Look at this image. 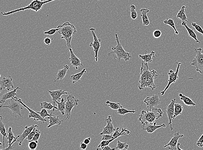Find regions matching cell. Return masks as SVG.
<instances>
[{"label":"cell","instance_id":"obj_55","mask_svg":"<svg viewBox=\"0 0 203 150\" xmlns=\"http://www.w3.org/2000/svg\"><path fill=\"white\" fill-rule=\"evenodd\" d=\"M180 145H181V143H178L177 145V148L178 150H182V149H181V148H180Z\"/></svg>","mask_w":203,"mask_h":150},{"label":"cell","instance_id":"obj_42","mask_svg":"<svg viewBox=\"0 0 203 150\" xmlns=\"http://www.w3.org/2000/svg\"><path fill=\"white\" fill-rule=\"evenodd\" d=\"M37 112L44 119H45V118L46 117H49L50 116L53 115L52 114L53 112H52L50 114H49V113H48V112L46 109H41V112Z\"/></svg>","mask_w":203,"mask_h":150},{"label":"cell","instance_id":"obj_25","mask_svg":"<svg viewBox=\"0 0 203 150\" xmlns=\"http://www.w3.org/2000/svg\"><path fill=\"white\" fill-rule=\"evenodd\" d=\"M149 10L147 8H142L140 10L143 26H148L150 23V21L147 15V13H149Z\"/></svg>","mask_w":203,"mask_h":150},{"label":"cell","instance_id":"obj_18","mask_svg":"<svg viewBox=\"0 0 203 150\" xmlns=\"http://www.w3.org/2000/svg\"><path fill=\"white\" fill-rule=\"evenodd\" d=\"M1 91L3 89H7L9 91L11 88H14V85L13 83V79L11 76H9L7 78L4 77L0 80Z\"/></svg>","mask_w":203,"mask_h":150},{"label":"cell","instance_id":"obj_35","mask_svg":"<svg viewBox=\"0 0 203 150\" xmlns=\"http://www.w3.org/2000/svg\"><path fill=\"white\" fill-rule=\"evenodd\" d=\"M164 23L165 25H167L170 26L174 29L175 31V35H178L179 34V31H178L177 29L176 28L175 24H174V20L172 18H169L168 20H165L164 21Z\"/></svg>","mask_w":203,"mask_h":150},{"label":"cell","instance_id":"obj_26","mask_svg":"<svg viewBox=\"0 0 203 150\" xmlns=\"http://www.w3.org/2000/svg\"><path fill=\"white\" fill-rule=\"evenodd\" d=\"M86 72H87V71H86V68H85L80 72L76 74L71 75L70 78H71V81L72 82V84H75V83L80 81L81 77Z\"/></svg>","mask_w":203,"mask_h":150},{"label":"cell","instance_id":"obj_29","mask_svg":"<svg viewBox=\"0 0 203 150\" xmlns=\"http://www.w3.org/2000/svg\"><path fill=\"white\" fill-rule=\"evenodd\" d=\"M179 95L180 97V100L183 101L185 105L188 106H195L196 105V103H194L193 101L190 98L185 96L181 93H180Z\"/></svg>","mask_w":203,"mask_h":150},{"label":"cell","instance_id":"obj_51","mask_svg":"<svg viewBox=\"0 0 203 150\" xmlns=\"http://www.w3.org/2000/svg\"><path fill=\"white\" fill-rule=\"evenodd\" d=\"M44 42L46 45H49L51 44L52 39L49 37H46L44 40Z\"/></svg>","mask_w":203,"mask_h":150},{"label":"cell","instance_id":"obj_54","mask_svg":"<svg viewBox=\"0 0 203 150\" xmlns=\"http://www.w3.org/2000/svg\"><path fill=\"white\" fill-rule=\"evenodd\" d=\"M116 148H111V147L109 145H107V146H106L104 147V148L103 149V150H115Z\"/></svg>","mask_w":203,"mask_h":150},{"label":"cell","instance_id":"obj_40","mask_svg":"<svg viewBox=\"0 0 203 150\" xmlns=\"http://www.w3.org/2000/svg\"><path fill=\"white\" fill-rule=\"evenodd\" d=\"M117 112L118 114L123 116L128 113H135L136 111H134V110L130 111V110H128L126 109L123 108L122 107L121 108L118 109Z\"/></svg>","mask_w":203,"mask_h":150},{"label":"cell","instance_id":"obj_50","mask_svg":"<svg viewBox=\"0 0 203 150\" xmlns=\"http://www.w3.org/2000/svg\"><path fill=\"white\" fill-rule=\"evenodd\" d=\"M196 145L197 146L199 147H203V134L201 136V137H200L199 139L198 140V142L196 143Z\"/></svg>","mask_w":203,"mask_h":150},{"label":"cell","instance_id":"obj_57","mask_svg":"<svg viewBox=\"0 0 203 150\" xmlns=\"http://www.w3.org/2000/svg\"><path fill=\"white\" fill-rule=\"evenodd\" d=\"M97 1H100V0H97Z\"/></svg>","mask_w":203,"mask_h":150},{"label":"cell","instance_id":"obj_37","mask_svg":"<svg viewBox=\"0 0 203 150\" xmlns=\"http://www.w3.org/2000/svg\"><path fill=\"white\" fill-rule=\"evenodd\" d=\"M16 137H15L14 134L12 131V128L10 127L8 131V143L9 145H11L12 142L14 140Z\"/></svg>","mask_w":203,"mask_h":150},{"label":"cell","instance_id":"obj_46","mask_svg":"<svg viewBox=\"0 0 203 150\" xmlns=\"http://www.w3.org/2000/svg\"><path fill=\"white\" fill-rule=\"evenodd\" d=\"M59 28H57L56 29H49L48 31L44 32V34L49 35V36H52V35H54L55 34L56 32L58 31Z\"/></svg>","mask_w":203,"mask_h":150},{"label":"cell","instance_id":"obj_53","mask_svg":"<svg viewBox=\"0 0 203 150\" xmlns=\"http://www.w3.org/2000/svg\"><path fill=\"white\" fill-rule=\"evenodd\" d=\"M91 140V137H89L88 138H86V139H84V140L83 142L85 143V144H87V145L89 144V143H90Z\"/></svg>","mask_w":203,"mask_h":150},{"label":"cell","instance_id":"obj_47","mask_svg":"<svg viewBox=\"0 0 203 150\" xmlns=\"http://www.w3.org/2000/svg\"><path fill=\"white\" fill-rule=\"evenodd\" d=\"M41 135V132L38 129H37V132H36V133L35 134L33 138V139L32 140V141H36L37 143H38V140L40 137Z\"/></svg>","mask_w":203,"mask_h":150},{"label":"cell","instance_id":"obj_22","mask_svg":"<svg viewBox=\"0 0 203 150\" xmlns=\"http://www.w3.org/2000/svg\"><path fill=\"white\" fill-rule=\"evenodd\" d=\"M47 119H49V124L47 126V128H49L50 127H53L55 125H61L62 124L63 120H62L58 116H56L53 115L48 117Z\"/></svg>","mask_w":203,"mask_h":150},{"label":"cell","instance_id":"obj_19","mask_svg":"<svg viewBox=\"0 0 203 150\" xmlns=\"http://www.w3.org/2000/svg\"><path fill=\"white\" fill-rule=\"evenodd\" d=\"M67 50L68 51H70V54H71V56L70 58L71 65L75 67V69H78V67L82 66V64L81 63V61L78 57L76 56L75 54L74 53L71 47H69Z\"/></svg>","mask_w":203,"mask_h":150},{"label":"cell","instance_id":"obj_14","mask_svg":"<svg viewBox=\"0 0 203 150\" xmlns=\"http://www.w3.org/2000/svg\"><path fill=\"white\" fill-rule=\"evenodd\" d=\"M184 136V135H183V134H180V132H175L172 139L169 142V143H168L167 144H166L164 146V147H169V149L177 150V145L178 144V141H179V139L180 138L183 137Z\"/></svg>","mask_w":203,"mask_h":150},{"label":"cell","instance_id":"obj_23","mask_svg":"<svg viewBox=\"0 0 203 150\" xmlns=\"http://www.w3.org/2000/svg\"><path fill=\"white\" fill-rule=\"evenodd\" d=\"M69 69H70V65H67L64 66L63 69L59 70L56 76V79L54 80V82H55L57 80H62L64 79Z\"/></svg>","mask_w":203,"mask_h":150},{"label":"cell","instance_id":"obj_27","mask_svg":"<svg viewBox=\"0 0 203 150\" xmlns=\"http://www.w3.org/2000/svg\"><path fill=\"white\" fill-rule=\"evenodd\" d=\"M181 25H182V26H184L185 27L186 29H187V31H188V34H189V36L193 39L195 41L196 43L200 44V42L198 40V38H197V35H196L195 33L194 32L193 29H190V28H189L188 27V26L187 25L186 22H182Z\"/></svg>","mask_w":203,"mask_h":150},{"label":"cell","instance_id":"obj_44","mask_svg":"<svg viewBox=\"0 0 203 150\" xmlns=\"http://www.w3.org/2000/svg\"><path fill=\"white\" fill-rule=\"evenodd\" d=\"M29 142L28 147H29V149L35 150L37 149L38 143H37L36 141H31Z\"/></svg>","mask_w":203,"mask_h":150},{"label":"cell","instance_id":"obj_10","mask_svg":"<svg viewBox=\"0 0 203 150\" xmlns=\"http://www.w3.org/2000/svg\"><path fill=\"white\" fill-rule=\"evenodd\" d=\"M89 30L91 31L92 34L93 35L94 38V42L90 43L89 46L90 47H93L94 49V51L95 53V59L96 62L98 61V53L100 49L101 45V39H100L97 38V35L95 33V28H90Z\"/></svg>","mask_w":203,"mask_h":150},{"label":"cell","instance_id":"obj_49","mask_svg":"<svg viewBox=\"0 0 203 150\" xmlns=\"http://www.w3.org/2000/svg\"><path fill=\"white\" fill-rule=\"evenodd\" d=\"M161 35H162V32L160 30H158V29L155 30L153 33V36L154 38L156 39L159 38L161 37Z\"/></svg>","mask_w":203,"mask_h":150},{"label":"cell","instance_id":"obj_9","mask_svg":"<svg viewBox=\"0 0 203 150\" xmlns=\"http://www.w3.org/2000/svg\"><path fill=\"white\" fill-rule=\"evenodd\" d=\"M176 63L177 64L178 66L177 67L176 70L175 72H174L173 70H170L168 73L169 78L168 84L167 85L166 87L164 90V91L161 92L160 93L162 96H163L165 94V92L168 89L169 87H170V85L172 83H174L178 80V79H179L178 75H179L180 67L181 65V62H178V63Z\"/></svg>","mask_w":203,"mask_h":150},{"label":"cell","instance_id":"obj_2","mask_svg":"<svg viewBox=\"0 0 203 150\" xmlns=\"http://www.w3.org/2000/svg\"><path fill=\"white\" fill-rule=\"evenodd\" d=\"M163 112L161 109L154 108L151 110L142 111L139 116V121L141 122L143 127L148 123H153L156 119L162 117Z\"/></svg>","mask_w":203,"mask_h":150},{"label":"cell","instance_id":"obj_4","mask_svg":"<svg viewBox=\"0 0 203 150\" xmlns=\"http://www.w3.org/2000/svg\"><path fill=\"white\" fill-rule=\"evenodd\" d=\"M54 1H57V0H46V1H43V2L40 0H33L29 5L25 7L20 8L16 9L13 11H8L7 12H4V13L2 12L1 13L3 15L8 16L17 13V12L27 10H33L35 12H37L42 9L44 4L49 3V2H53ZM59 1H60V0H59Z\"/></svg>","mask_w":203,"mask_h":150},{"label":"cell","instance_id":"obj_6","mask_svg":"<svg viewBox=\"0 0 203 150\" xmlns=\"http://www.w3.org/2000/svg\"><path fill=\"white\" fill-rule=\"evenodd\" d=\"M196 55L193 60L191 65L196 68V71L203 74V49L195 48Z\"/></svg>","mask_w":203,"mask_h":150},{"label":"cell","instance_id":"obj_56","mask_svg":"<svg viewBox=\"0 0 203 150\" xmlns=\"http://www.w3.org/2000/svg\"><path fill=\"white\" fill-rule=\"evenodd\" d=\"M40 1H42V2H43V1H44V0H40Z\"/></svg>","mask_w":203,"mask_h":150},{"label":"cell","instance_id":"obj_36","mask_svg":"<svg viewBox=\"0 0 203 150\" xmlns=\"http://www.w3.org/2000/svg\"><path fill=\"white\" fill-rule=\"evenodd\" d=\"M105 103L106 105H108L112 110H117L118 109L123 107V106L119 103H113L109 101H106Z\"/></svg>","mask_w":203,"mask_h":150},{"label":"cell","instance_id":"obj_7","mask_svg":"<svg viewBox=\"0 0 203 150\" xmlns=\"http://www.w3.org/2000/svg\"><path fill=\"white\" fill-rule=\"evenodd\" d=\"M9 103L8 105H3L1 108L9 109L13 112V115L16 118H17V115L20 116H22L21 111V110H23L24 107L22 104L13 98L9 100Z\"/></svg>","mask_w":203,"mask_h":150},{"label":"cell","instance_id":"obj_31","mask_svg":"<svg viewBox=\"0 0 203 150\" xmlns=\"http://www.w3.org/2000/svg\"><path fill=\"white\" fill-rule=\"evenodd\" d=\"M130 134H131V132L129 130H127L126 128H122V130H121V132H120L119 128L117 127L116 129L115 132L113 134V137L117 138L118 137H120V136H125L127 134L130 135Z\"/></svg>","mask_w":203,"mask_h":150},{"label":"cell","instance_id":"obj_43","mask_svg":"<svg viewBox=\"0 0 203 150\" xmlns=\"http://www.w3.org/2000/svg\"><path fill=\"white\" fill-rule=\"evenodd\" d=\"M189 23L193 26V27H194L198 33H200L203 36V29L200 26L194 22H189Z\"/></svg>","mask_w":203,"mask_h":150},{"label":"cell","instance_id":"obj_41","mask_svg":"<svg viewBox=\"0 0 203 150\" xmlns=\"http://www.w3.org/2000/svg\"><path fill=\"white\" fill-rule=\"evenodd\" d=\"M117 143V146L115 148L116 149L123 150V149H128V148H129V145L126 143L122 142L118 140Z\"/></svg>","mask_w":203,"mask_h":150},{"label":"cell","instance_id":"obj_52","mask_svg":"<svg viewBox=\"0 0 203 150\" xmlns=\"http://www.w3.org/2000/svg\"><path fill=\"white\" fill-rule=\"evenodd\" d=\"M87 147V144H85L84 142H81L80 144V149L82 150H85L86 149Z\"/></svg>","mask_w":203,"mask_h":150},{"label":"cell","instance_id":"obj_8","mask_svg":"<svg viewBox=\"0 0 203 150\" xmlns=\"http://www.w3.org/2000/svg\"><path fill=\"white\" fill-rule=\"evenodd\" d=\"M79 102V100L75 97L72 94L69 95L67 96L65 101V108H66L65 114H66L67 116L65 120L70 119L72 109L78 105Z\"/></svg>","mask_w":203,"mask_h":150},{"label":"cell","instance_id":"obj_5","mask_svg":"<svg viewBox=\"0 0 203 150\" xmlns=\"http://www.w3.org/2000/svg\"><path fill=\"white\" fill-rule=\"evenodd\" d=\"M116 40L117 42V45L116 46H113L112 48L113 52H110L108 53V55L114 53L116 54L115 59L119 62H120L121 59H123L125 61H127L130 59L132 57V55L130 53L127 52L123 49V46L119 41L118 36L117 34H115Z\"/></svg>","mask_w":203,"mask_h":150},{"label":"cell","instance_id":"obj_3","mask_svg":"<svg viewBox=\"0 0 203 150\" xmlns=\"http://www.w3.org/2000/svg\"><path fill=\"white\" fill-rule=\"evenodd\" d=\"M59 28L57 32L61 36V39L66 41V45L69 47H71V39L74 35L77 32L75 27L69 22L64 23L62 25L58 26Z\"/></svg>","mask_w":203,"mask_h":150},{"label":"cell","instance_id":"obj_17","mask_svg":"<svg viewBox=\"0 0 203 150\" xmlns=\"http://www.w3.org/2000/svg\"><path fill=\"white\" fill-rule=\"evenodd\" d=\"M37 127H38L37 125H33L29 127H28V126H26L25 127V129L21 135H19V137L17 139V142H19V146H21L22 145L24 140L29 136V134L32 131L34 128Z\"/></svg>","mask_w":203,"mask_h":150},{"label":"cell","instance_id":"obj_34","mask_svg":"<svg viewBox=\"0 0 203 150\" xmlns=\"http://www.w3.org/2000/svg\"><path fill=\"white\" fill-rule=\"evenodd\" d=\"M183 109L184 107L181 104L175 103L174 104V115L173 116L172 119H174L178 116L181 115L182 114Z\"/></svg>","mask_w":203,"mask_h":150},{"label":"cell","instance_id":"obj_20","mask_svg":"<svg viewBox=\"0 0 203 150\" xmlns=\"http://www.w3.org/2000/svg\"><path fill=\"white\" fill-rule=\"evenodd\" d=\"M18 90H22V89L20 88L19 87H17L16 88L14 89L13 90L8 92L6 93L5 94H3L2 97H1V101L0 103H1V106L2 107L4 105V103L8 100H9L12 98L14 97L16 95H18L17 91Z\"/></svg>","mask_w":203,"mask_h":150},{"label":"cell","instance_id":"obj_16","mask_svg":"<svg viewBox=\"0 0 203 150\" xmlns=\"http://www.w3.org/2000/svg\"><path fill=\"white\" fill-rule=\"evenodd\" d=\"M105 121L107 123V125L103 128V131L100 134V135H103L104 134L113 135L115 132L116 129L112 123V116H108V118L106 119Z\"/></svg>","mask_w":203,"mask_h":150},{"label":"cell","instance_id":"obj_1","mask_svg":"<svg viewBox=\"0 0 203 150\" xmlns=\"http://www.w3.org/2000/svg\"><path fill=\"white\" fill-rule=\"evenodd\" d=\"M140 70L139 85L138 86L139 89L142 90L148 87L153 91L156 89L154 80L159 77L157 72L155 70L151 71L148 67V63L143 61Z\"/></svg>","mask_w":203,"mask_h":150},{"label":"cell","instance_id":"obj_28","mask_svg":"<svg viewBox=\"0 0 203 150\" xmlns=\"http://www.w3.org/2000/svg\"><path fill=\"white\" fill-rule=\"evenodd\" d=\"M0 131H1V133L3 136V144H4V148L2 150L4 149L5 148V137H6L8 139V136L5 127V125L3 122V117L2 116H0Z\"/></svg>","mask_w":203,"mask_h":150},{"label":"cell","instance_id":"obj_12","mask_svg":"<svg viewBox=\"0 0 203 150\" xmlns=\"http://www.w3.org/2000/svg\"><path fill=\"white\" fill-rule=\"evenodd\" d=\"M160 93L158 94H153L152 96L147 97L144 101L147 104L148 110H151L160 104L161 100L159 97Z\"/></svg>","mask_w":203,"mask_h":150},{"label":"cell","instance_id":"obj_15","mask_svg":"<svg viewBox=\"0 0 203 150\" xmlns=\"http://www.w3.org/2000/svg\"><path fill=\"white\" fill-rule=\"evenodd\" d=\"M48 91L50 95L52 97V101L53 103V105L55 106V103L57 101H61V96L63 95L69 94V92L65 91H62V90L59 89L58 90L50 91L47 90Z\"/></svg>","mask_w":203,"mask_h":150},{"label":"cell","instance_id":"obj_13","mask_svg":"<svg viewBox=\"0 0 203 150\" xmlns=\"http://www.w3.org/2000/svg\"><path fill=\"white\" fill-rule=\"evenodd\" d=\"M176 99L171 100V103L169 105L167 106L166 112L169 119V124L170 125V129L173 130V128L172 126V119L174 113V104H175Z\"/></svg>","mask_w":203,"mask_h":150},{"label":"cell","instance_id":"obj_24","mask_svg":"<svg viewBox=\"0 0 203 150\" xmlns=\"http://www.w3.org/2000/svg\"><path fill=\"white\" fill-rule=\"evenodd\" d=\"M155 52L154 51H152L150 53L147 54V51H146V54L142 55L139 54V58L141 59L144 62L149 63L153 62V57H155Z\"/></svg>","mask_w":203,"mask_h":150},{"label":"cell","instance_id":"obj_30","mask_svg":"<svg viewBox=\"0 0 203 150\" xmlns=\"http://www.w3.org/2000/svg\"><path fill=\"white\" fill-rule=\"evenodd\" d=\"M186 8V7L185 6H183L181 7V10L178 12V14L177 15L176 18L181 19L182 22H185L189 23L190 22H189L188 20V18L185 13V9Z\"/></svg>","mask_w":203,"mask_h":150},{"label":"cell","instance_id":"obj_32","mask_svg":"<svg viewBox=\"0 0 203 150\" xmlns=\"http://www.w3.org/2000/svg\"><path fill=\"white\" fill-rule=\"evenodd\" d=\"M56 103L58 105L57 111L61 112V114L64 116L65 114V101L64 98H62L61 101H56Z\"/></svg>","mask_w":203,"mask_h":150},{"label":"cell","instance_id":"obj_48","mask_svg":"<svg viewBox=\"0 0 203 150\" xmlns=\"http://www.w3.org/2000/svg\"><path fill=\"white\" fill-rule=\"evenodd\" d=\"M114 138L113 137V135H109V134H104L103 135L102 139V140L107 141L109 140Z\"/></svg>","mask_w":203,"mask_h":150},{"label":"cell","instance_id":"obj_33","mask_svg":"<svg viewBox=\"0 0 203 150\" xmlns=\"http://www.w3.org/2000/svg\"><path fill=\"white\" fill-rule=\"evenodd\" d=\"M40 109H45L46 110H53L52 112H54L55 110H57V107L55 106L52 105L51 102L48 103V102L45 101L44 102H41L40 103Z\"/></svg>","mask_w":203,"mask_h":150},{"label":"cell","instance_id":"obj_45","mask_svg":"<svg viewBox=\"0 0 203 150\" xmlns=\"http://www.w3.org/2000/svg\"><path fill=\"white\" fill-rule=\"evenodd\" d=\"M36 132H37V128H34L32 131L30 133V134H29V136L27 137L26 139L28 140V142H29L31 141L33 139L34 136L35 134L36 133Z\"/></svg>","mask_w":203,"mask_h":150},{"label":"cell","instance_id":"obj_39","mask_svg":"<svg viewBox=\"0 0 203 150\" xmlns=\"http://www.w3.org/2000/svg\"><path fill=\"white\" fill-rule=\"evenodd\" d=\"M130 8L131 18L133 20H135L138 16L137 11H136V7L133 4H131L130 5Z\"/></svg>","mask_w":203,"mask_h":150},{"label":"cell","instance_id":"obj_11","mask_svg":"<svg viewBox=\"0 0 203 150\" xmlns=\"http://www.w3.org/2000/svg\"><path fill=\"white\" fill-rule=\"evenodd\" d=\"M13 98L20 102V103H21V104H22V105L24 107L26 108L28 111H29V119L31 118H34V120L35 121H41L44 124V122H47V120H46V119H43V118L40 115L37 113V112H35V111H34L33 110H32L31 109L29 108V107L27 106L25 103H24L23 101L21 99L18 98L16 97V96H15V97Z\"/></svg>","mask_w":203,"mask_h":150},{"label":"cell","instance_id":"obj_38","mask_svg":"<svg viewBox=\"0 0 203 150\" xmlns=\"http://www.w3.org/2000/svg\"><path fill=\"white\" fill-rule=\"evenodd\" d=\"M116 139H117V138H115V137H114V138L109 140H102V141L100 143L99 145L97 147V150L99 149L100 147H101V148L102 150L104 147L107 146V145H109L110 143L112 142H113V141H114V140H115Z\"/></svg>","mask_w":203,"mask_h":150},{"label":"cell","instance_id":"obj_21","mask_svg":"<svg viewBox=\"0 0 203 150\" xmlns=\"http://www.w3.org/2000/svg\"><path fill=\"white\" fill-rule=\"evenodd\" d=\"M166 125L165 123L162 124L159 126H156V122L153 123H148L145 125L144 127H142L143 130L147 131V132L149 133H152L154 132L158 128H160L161 127L163 128H166Z\"/></svg>","mask_w":203,"mask_h":150}]
</instances>
